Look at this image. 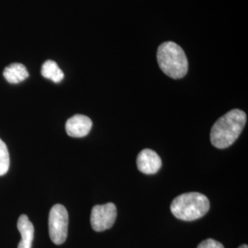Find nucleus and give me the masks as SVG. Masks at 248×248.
I'll return each mask as SVG.
<instances>
[{
	"mask_svg": "<svg viewBox=\"0 0 248 248\" xmlns=\"http://www.w3.org/2000/svg\"><path fill=\"white\" fill-rule=\"evenodd\" d=\"M198 248H224L222 244L220 242L216 241L214 239L204 240L203 242H202Z\"/></svg>",
	"mask_w": 248,
	"mask_h": 248,
	"instance_id": "f8f14e48",
	"label": "nucleus"
},
{
	"mask_svg": "<svg viewBox=\"0 0 248 248\" xmlns=\"http://www.w3.org/2000/svg\"><path fill=\"white\" fill-rule=\"evenodd\" d=\"M239 248H248V245H243Z\"/></svg>",
	"mask_w": 248,
	"mask_h": 248,
	"instance_id": "ddd939ff",
	"label": "nucleus"
},
{
	"mask_svg": "<svg viewBox=\"0 0 248 248\" xmlns=\"http://www.w3.org/2000/svg\"><path fill=\"white\" fill-rule=\"evenodd\" d=\"M157 62L160 69L173 79L184 78L188 70L186 53L179 45L173 42H166L157 50Z\"/></svg>",
	"mask_w": 248,
	"mask_h": 248,
	"instance_id": "f03ea898",
	"label": "nucleus"
},
{
	"mask_svg": "<svg viewBox=\"0 0 248 248\" xmlns=\"http://www.w3.org/2000/svg\"><path fill=\"white\" fill-rule=\"evenodd\" d=\"M68 213L62 204H55L49 213V234L53 244L62 245L67 238Z\"/></svg>",
	"mask_w": 248,
	"mask_h": 248,
	"instance_id": "20e7f679",
	"label": "nucleus"
},
{
	"mask_svg": "<svg viewBox=\"0 0 248 248\" xmlns=\"http://www.w3.org/2000/svg\"><path fill=\"white\" fill-rule=\"evenodd\" d=\"M92 124V121L88 116L77 114L68 119L65 124V131L74 138L85 137L90 132Z\"/></svg>",
	"mask_w": 248,
	"mask_h": 248,
	"instance_id": "0eeeda50",
	"label": "nucleus"
},
{
	"mask_svg": "<svg viewBox=\"0 0 248 248\" xmlns=\"http://www.w3.org/2000/svg\"><path fill=\"white\" fill-rule=\"evenodd\" d=\"M9 153L6 143L0 139V177L4 176L9 169Z\"/></svg>",
	"mask_w": 248,
	"mask_h": 248,
	"instance_id": "9b49d317",
	"label": "nucleus"
},
{
	"mask_svg": "<svg viewBox=\"0 0 248 248\" xmlns=\"http://www.w3.org/2000/svg\"><path fill=\"white\" fill-rule=\"evenodd\" d=\"M173 215L182 221L191 222L203 217L210 210V201L199 192H188L177 197L170 205Z\"/></svg>",
	"mask_w": 248,
	"mask_h": 248,
	"instance_id": "7ed1b4c3",
	"label": "nucleus"
},
{
	"mask_svg": "<svg viewBox=\"0 0 248 248\" xmlns=\"http://www.w3.org/2000/svg\"><path fill=\"white\" fill-rule=\"evenodd\" d=\"M247 124V114L241 109H232L213 124L211 142L213 146L224 149L237 140Z\"/></svg>",
	"mask_w": 248,
	"mask_h": 248,
	"instance_id": "f257e3e1",
	"label": "nucleus"
},
{
	"mask_svg": "<svg viewBox=\"0 0 248 248\" xmlns=\"http://www.w3.org/2000/svg\"><path fill=\"white\" fill-rule=\"evenodd\" d=\"M117 218L115 204H103L93 207L90 216V223L93 230L103 232L112 227Z\"/></svg>",
	"mask_w": 248,
	"mask_h": 248,
	"instance_id": "39448f33",
	"label": "nucleus"
},
{
	"mask_svg": "<svg viewBox=\"0 0 248 248\" xmlns=\"http://www.w3.org/2000/svg\"><path fill=\"white\" fill-rule=\"evenodd\" d=\"M42 76L52 80L54 83H59L63 79V73L58 66V64L53 60H48L42 66Z\"/></svg>",
	"mask_w": 248,
	"mask_h": 248,
	"instance_id": "9d476101",
	"label": "nucleus"
},
{
	"mask_svg": "<svg viewBox=\"0 0 248 248\" xmlns=\"http://www.w3.org/2000/svg\"><path fill=\"white\" fill-rule=\"evenodd\" d=\"M17 226L21 235V240L18 244V248H31L34 237L33 224L30 221L27 215L22 214L18 218Z\"/></svg>",
	"mask_w": 248,
	"mask_h": 248,
	"instance_id": "6e6552de",
	"label": "nucleus"
},
{
	"mask_svg": "<svg viewBox=\"0 0 248 248\" xmlns=\"http://www.w3.org/2000/svg\"><path fill=\"white\" fill-rule=\"evenodd\" d=\"M3 76L10 84H18L29 78V72L24 64L14 62L4 69Z\"/></svg>",
	"mask_w": 248,
	"mask_h": 248,
	"instance_id": "1a4fd4ad",
	"label": "nucleus"
},
{
	"mask_svg": "<svg viewBox=\"0 0 248 248\" xmlns=\"http://www.w3.org/2000/svg\"><path fill=\"white\" fill-rule=\"evenodd\" d=\"M137 168L146 175L155 174L162 167V160L154 150L143 149L137 156Z\"/></svg>",
	"mask_w": 248,
	"mask_h": 248,
	"instance_id": "423d86ee",
	"label": "nucleus"
}]
</instances>
